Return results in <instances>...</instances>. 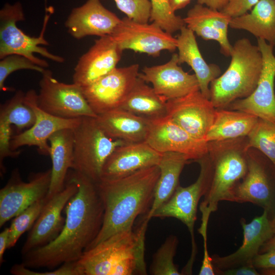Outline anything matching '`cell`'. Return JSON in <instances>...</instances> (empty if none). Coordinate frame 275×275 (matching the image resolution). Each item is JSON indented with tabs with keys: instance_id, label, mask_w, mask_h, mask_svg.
I'll return each mask as SVG.
<instances>
[{
	"instance_id": "1",
	"label": "cell",
	"mask_w": 275,
	"mask_h": 275,
	"mask_svg": "<svg viewBox=\"0 0 275 275\" xmlns=\"http://www.w3.org/2000/svg\"><path fill=\"white\" fill-rule=\"evenodd\" d=\"M67 178L76 183L78 190L65 207L63 228L54 240L23 255L22 263L28 268L53 269L78 261L101 229L104 209L96 183L73 170Z\"/></svg>"
},
{
	"instance_id": "2",
	"label": "cell",
	"mask_w": 275,
	"mask_h": 275,
	"mask_svg": "<svg viewBox=\"0 0 275 275\" xmlns=\"http://www.w3.org/2000/svg\"><path fill=\"white\" fill-rule=\"evenodd\" d=\"M159 174L158 166H154L120 178L96 183L104 206L103 222L98 236L86 250L133 228L136 218L148 213Z\"/></svg>"
},
{
	"instance_id": "3",
	"label": "cell",
	"mask_w": 275,
	"mask_h": 275,
	"mask_svg": "<svg viewBox=\"0 0 275 275\" xmlns=\"http://www.w3.org/2000/svg\"><path fill=\"white\" fill-rule=\"evenodd\" d=\"M145 214L133 228L118 233L85 251L77 261L84 275H146Z\"/></svg>"
},
{
	"instance_id": "4",
	"label": "cell",
	"mask_w": 275,
	"mask_h": 275,
	"mask_svg": "<svg viewBox=\"0 0 275 275\" xmlns=\"http://www.w3.org/2000/svg\"><path fill=\"white\" fill-rule=\"evenodd\" d=\"M230 63L225 72L210 84V100L216 108L251 95L256 89L263 68V57L258 46L246 38L233 45Z\"/></svg>"
},
{
	"instance_id": "5",
	"label": "cell",
	"mask_w": 275,
	"mask_h": 275,
	"mask_svg": "<svg viewBox=\"0 0 275 275\" xmlns=\"http://www.w3.org/2000/svg\"><path fill=\"white\" fill-rule=\"evenodd\" d=\"M49 15H45L39 36L31 37L25 34L16 23L25 19L22 6L19 2L6 4L0 11V59L12 54L23 56L38 65L46 68L48 63L34 56L39 53L43 57L57 63H63L65 59L50 53L41 45H48L44 33Z\"/></svg>"
},
{
	"instance_id": "6",
	"label": "cell",
	"mask_w": 275,
	"mask_h": 275,
	"mask_svg": "<svg viewBox=\"0 0 275 275\" xmlns=\"http://www.w3.org/2000/svg\"><path fill=\"white\" fill-rule=\"evenodd\" d=\"M73 130L74 158L72 169L96 183L100 179L107 158L117 147L126 143L108 136L94 117L81 118Z\"/></svg>"
},
{
	"instance_id": "7",
	"label": "cell",
	"mask_w": 275,
	"mask_h": 275,
	"mask_svg": "<svg viewBox=\"0 0 275 275\" xmlns=\"http://www.w3.org/2000/svg\"><path fill=\"white\" fill-rule=\"evenodd\" d=\"M209 162L208 185L199 208L212 213L217 210L219 202H232L234 190L248 167L246 157L235 149L220 151Z\"/></svg>"
},
{
	"instance_id": "8",
	"label": "cell",
	"mask_w": 275,
	"mask_h": 275,
	"mask_svg": "<svg viewBox=\"0 0 275 275\" xmlns=\"http://www.w3.org/2000/svg\"><path fill=\"white\" fill-rule=\"evenodd\" d=\"M37 105L46 113L60 118L97 117L87 102L81 87L62 82L46 69L39 81Z\"/></svg>"
},
{
	"instance_id": "9",
	"label": "cell",
	"mask_w": 275,
	"mask_h": 275,
	"mask_svg": "<svg viewBox=\"0 0 275 275\" xmlns=\"http://www.w3.org/2000/svg\"><path fill=\"white\" fill-rule=\"evenodd\" d=\"M205 157L197 160L200 164V172L192 184L182 187L179 185L172 196L153 214L152 217H174L187 228L191 240V254L186 265L192 268L197 252L194 234L199 202L206 193L209 178V161Z\"/></svg>"
},
{
	"instance_id": "10",
	"label": "cell",
	"mask_w": 275,
	"mask_h": 275,
	"mask_svg": "<svg viewBox=\"0 0 275 275\" xmlns=\"http://www.w3.org/2000/svg\"><path fill=\"white\" fill-rule=\"evenodd\" d=\"M139 65L116 67L92 84L81 87L93 112L98 116L119 108L139 74Z\"/></svg>"
},
{
	"instance_id": "11",
	"label": "cell",
	"mask_w": 275,
	"mask_h": 275,
	"mask_svg": "<svg viewBox=\"0 0 275 275\" xmlns=\"http://www.w3.org/2000/svg\"><path fill=\"white\" fill-rule=\"evenodd\" d=\"M111 36L123 51L130 49L153 57H158L163 50L173 52L177 49V38L156 23L139 22L127 17L121 19Z\"/></svg>"
},
{
	"instance_id": "12",
	"label": "cell",
	"mask_w": 275,
	"mask_h": 275,
	"mask_svg": "<svg viewBox=\"0 0 275 275\" xmlns=\"http://www.w3.org/2000/svg\"><path fill=\"white\" fill-rule=\"evenodd\" d=\"M51 169L35 173L23 181L14 170L7 184L0 190V227L29 206L46 197L51 180Z\"/></svg>"
},
{
	"instance_id": "13",
	"label": "cell",
	"mask_w": 275,
	"mask_h": 275,
	"mask_svg": "<svg viewBox=\"0 0 275 275\" xmlns=\"http://www.w3.org/2000/svg\"><path fill=\"white\" fill-rule=\"evenodd\" d=\"M77 190L76 183L67 178L63 190L50 198H46V202L22 247V256L49 243L59 236L65 222L62 211Z\"/></svg>"
},
{
	"instance_id": "14",
	"label": "cell",
	"mask_w": 275,
	"mask_h": 275,
	"mask_svg": "<svg viewBox=\"0 0 275 275\" xmlns=\"http://www.w3.org/2000/svg\"><path fill=\"white\" fill-rule=\"evenodd\" d=\"M257 43L263 57V68L257 86L249 97L237 99L229 106L232 110L244 112L275 122L273 47L261 39H257Z\"/></svg>"
},
{
	"instance_id": "15",
	"label": "cell",
	"mask_w": 275,
	"mask_h": 275,
	"mask_svg": "<svg viewBox=\"0 0 275 275\" xmlns=\"http://www.w3.org/2000/svg\"><path fill=\"white\" fill-rule=\"evenodd\" d=\"M145 142L156 151L180 153L198 160L208 153L209 143L193 136L168 116L150 120Z\"/></svg>"
},
{
	"instance_id": "16",
	"label": "cell",
	"mask_w": 275,
	"mask_h": 275,
	"mask_svg": "<svg viewBox=\"0 0 275 275\" xmlns=\"http://www.w3.org/2000/svg\"><path fill=\"white\" fill-rule=\"evenodd\" d=\"M216 109L200 90L167 101V116L193 136L202 140H205L213 122Z\"/></svg>"
},
{
	"instance_id": "17",
	"label": "cell",
	"mask_w": 275,
	"mask_h": 275,
	"mask_svg": "<svg viewBox=\"0 0 275 275\" xmlns=\"http://www.w3.org/2000/svg\"><path fill=\"white\" fill-rule=\"evenodd\" d=\"M267 211L246 223L242 218L240 222L243 230L242 244L234 253L225 256L213 255L211 257L214 271L253 266V261L259 254L262 246L274 234L271 218Z\"/></svg>"
},
{
	"instance_id": "18",
	"label": "cell",
	"mask_w": 275,
	"mask_h": 275,
	"mask_svg": "<svg viewBox=\"0 0 275 275\" xmlns=\"http://www.w3.org/2000/svg\"><path fill=\"white\" fill-rule=\"evenodd\" d=\"M28 101L36 114V121L30 128L12 136L11 147L16 150L24 146H36L40 154L49 155V138L61 129H74L80 118L65 119L54 116L41 109L37 105V93L33 89L26 93Z\"/></svg>"
},
{
	"instance_id": "19",
	"label": "cell",
	"mask_w": 275,
	"mask_h": 275,
	"mask_svg": "<svg viewBox=\"0 0 275 275\" xmlns=\"http://www.w3.org/2000/svg\"><path fill=\"white\" fill-rule=\"evenodd\" d=\"M139 77L151 83L155 92L167 100L200 90L196 76L185 72L179 66L176 53L164 64L145 66Z\"/></svg>"
},
{
	"instance_id": "20",
	"label": "cell",
	"mask_w": 275,
	"mask_h": 275,
	"mask_svg": "<svg viewBox=\"0 0 275 275\" xmlns=\"http://www.w3.org/2000/svg\"><path fill=\"white\" fill-rule=\"evenodd\" d=\"M123 50L111 36L99 37L79 59L73 75V83L88 86L117 67Z\"/></svg>"
},
{
	"instance_id": "21",
	"label": "cell",
	"mask_w": 275,
	"mask_h": 275,
	"mask_svg": "<svg viewBox=\"0 0 275 275\" xmlns=\"http://www.w3.org/2000/svg\"><path fill=\"white\" fill-rule=\"evenodd\" d=\"M247 172L236 186L232 202L251 203L273 215L275 211V187L266 165L255 156H246Z\"/></svg>"
},
{
	"instance_id": "22",
	"label": "cell",
	"mask_w": 275,
	"mask_h": 275,
	"mask_svg": "<svg viewBox=\"0 0 275 275\" xmlns=\"http://www.w3.org/2000/svg\"><path fill=\"white\" fill-rule=\"evenodd\" d=\"M120 20L100 0H87L71 11L65 25L71 36L81 39L89 36H111Z\"/></svg>"
},
{
	"instance_id": "23",
	"label": "cell",
	"mask_w": 275,
	"mask_h": 275,
	"mask_svg": "<svg viewBox=\"0 0 275 275\" xmlns=\"http://www.w3.org/2000/svg\"><path fill=\"white\" fill-rule=\"evenodd\" d=\"M160 153L145 142L125 143L117 147L106 159L100 180H112L139 170L158 166Z\"/></svg>"
},
{
	"instance_id": "24",
	"label": "cell",
	"mask_w": 275,
	"mask_h": 275,
	"mask_svg": "<svg viewBox=\"0 0 275 275\" xmlns=\"http://www.w3.org/2000/svg\"><path fill=\"white\" fill-rule=\"evenodd\" d=\"M231 18L221 11L197 3L188 10L183 20L185 26L195 34L205 40L216 41L222 54L229 57L233 48L228 37Z\"/></svg>"
},
{
	"instance_id": "25",
	"label": "cell",
	"mask_w": 275,
	"mask_h": 275,
	"mask_svg": "<svg viewBox=\"0 0 275 275\" xmlns=\"http://www.w3.org/2000/svg\"><path fill=\"white\" fill-rule=\"evenodd\" d=\"M177 38L179 64L186 63L194 71L198 79L200 91L210 99V84L218 77L221 70L214 64H208L199 48L195 33L186 26L180 30Z\"/></svg>"
},
{
	"instance_id": "26",
	"label": "cell",
	"mask_w": 275,
	"mask_h": 275,
	"mask_svg": "<svg viewBox=\"0 0 275 275\" xmlns=\"http://www.w3.org/2000/svg\"><path fill=\"white\" fill-rule=\"evenodd\" d=\"M96 121L109 138L121 140L126 143L145 142L150 120L117 108L95 118Z\"/></svg>"
},
{
	"instance_id": "27",
	"label": "cell",
	"mask_w": 275,
	"mask_h": 275,
	"mask_svg": "<svg viewBox=\"0 0 275 275\" xmlns=\"http://www.w3.org/2000/svg\"><path fill=\"white\" fill-rule=\"evenodd\" d=\"M52 161L51 180L47 198L61 191L65 186L68 171L72 169L74 158L73 129L60 130L48 139Z\"/></svg>"
},
{
	"instance_id": "28",
	"label": "cell",
	"mask_w": 275,
	"mask_h": 275,
	"mask_svg": "<svg viewBox=\"0 0 275 275\" xmlns=\"http://www.w3.org/2000/svg\"><path fill=\"white\" fill-rule=\"evenodd\" d=\"M259 118L239 111L216 108L213 122L205 139L208 143L248 136Z\"/></svg>"
},
{
	"instance_id": "29",
	"label": "cell",
	"mask_w": 275,
	"mask_h": 275,
	"mask_svg": "<svg viewBox=\"0 0 275 275\" xmlns=\"http://www.w3.org/2000/svg\"><path fill=\"white\" fill-rule=\"evenodd\" d=\"M229 27L248 31L275 47V0H259L250 13L231 18Z\"/></svg>"
},
{
	"instance_id": "30",
	"label": "cell",
	"mask_w": 275,
	"mask_h": 275,
	"mask_svg": "<svg viewBox=\"0 0 275 275\" xmlns=\"http://www.w3.org/2000/svg\"><path fill=\"white\" fill-rule=\"evenodd\" d=\"M188 160L186 155L180 153H162L158 165L160 174L155 185L153 201L147 214L149 219L152 218L153 213L174 194L179 185L180 174Z\"/></svg>"
},
{
	"instance_id": "31",
	"label": "cell",
	"mask_w": 275,
	"mask_h": 275,
	"mask_svg": "<svg viewBox=\"0 0 275 275\" xmlns=\"http://www.w3.org/2000/svg\"><path fill=\"white\" fill-rule=\"evenodd\" d=\"M167 100L138 77L119 108L149 120L167 116Z\"/></svg>"
},
{
	"instance_id": "32",
	"label": "cell",
	"mask_w": 275,
	"mask_h": 275,
	"mask_svg": "<svg viewBox=\"0 0 275 275\" xmlns=\"http://www.w3.org/2000/svg\"><path fill=\"white\" fill-rule=\"evenodd\" d=\"M36 121V114L26 95L21 90L14 95L0 107V122L15 125L19 131L31 127Z\"/></svg>"
},
{
	"instance_id": "33",
	"label": "cell",
	"mask_w": 275,
	"mask_h": 275,
	"mask_svg": "<svg viewBox=\"0 0 275 275\" xmlns=\"http://www.w3.org/2000/svg\"><path fill=\"white\" fill-rule=\"evenodd\" d=\"M248 136L249 141L245 149L256 148L275 167V122L259 118Z\"/></svg>"
},
{
	"instance_id": "34",
	"label": "cell",
	"mask_w": 275,
	"mask_h": 275,
	"mask_svg": "<svg viewBox=\"0 0 275 275\" xmlns=\"http://www.w3.org/2000/svg\"><path fill=\"white\" fill-rule=\"evenodd\" d=\"M179 240L174 235L168 236L153 256L149 272L152 275H180L174 258Z\"/></svg>"
},
{
	"instance_id": "35",
	"label": "cell",
	"mask_w": 275,
	"mask_h": 275,
	"mask_svg": "<svg viewBox=\"0 0 275 275\" xmlns=\"http://www.w3.org/2000/svg\"><path fill=\"white\" fill-rule=\"evenodd\" d=\"M46 197L39 200L14 217L9 227L7 249L13 247L22 234L30 231L46 202Z\"/></svg>"
},
{
	"instance_id": "36",
	"label": "cell",
	"mask_w": 275,
	"mask_h": 275,
	"mask_svg": "<svg viewBox=\"0 0 275 275\" xmlns=\"http://www.w3.org/2000/svg\"><path fill=\"white\" fill-rule=\"evenodd\" d=\"M150 1L152 6L150 21L156 23L171 34L185 26L183 18L176 15L171 8L168 0Z\"/></svg>"
},
{
	"instance_id": "37",
	"label": "cell",
	"mask_w": 275,
	"mask_h": 275,
	"mask_svg": "<svg viewBox=\"0 0 275 275\" xmlns=\"http://www.w3.org/2000/svg\"><path fill=\"white\" fill-rule=\"evenodd\" d=\"M21 69L36 71L42 74L46 70L28 58L17 54L8 55L0 61V90L2 91H14L13 88L5 85V81L12 73Z\"/></svg>"
},
{
	"instance_id": "38",
	"label": "cell",
	"mask_w": 275,
	"mask_h": 275,
	"mask_svg": "<svg viewBox=\"0 0 275 275\" xmlns=\"http://www.w3.org/2000/svg\"><path fill=\"white\" fill-rule=\"evenodd\" d=\"M118 9L126 17L135 21H150L151 4L150 0H114Z\"/></svg>"
},
{
	"instance_id": "39",
	"label": "cell",
	"mask_w": 275,
	"mask_h": 275,
	"mask_svg": "<svg viewBox=\"0 0 275 275\" xmlns=\"http://www.w3.org/2000/svg\"><path fill=\"white\" fill-rule=\"evenodd\" d=\"M14 275H84L77 261L64 263L57 269L46 271H36L29 269L23 263L14 264L10 269Z\"/></svg>"
},
{
	"instance_id": "40",
	"label": "cell",
	"mask_w": 275,
	"mask_h": 275,
	"mask_svg": "<svg viewBox=\"0 0 275 275\" xmlns=\"http://www.w3.org/2000/svg\"><path fill=\"white\" fill-rule=\"evenodd\" d=\"M11 125L5 122H0V168L1 175L6 172L4 160L8 157H17L20 154L19 150H13L11 147L12 139Z\"/></svg>"
},
{
	"instance_id": "41",
	"label": "cell",
	"mask_w": 275,
	"mask_h": 275,
	"mask_svg": "<svg viewBox=\"0 0 275 275\" xmlns=\"http://www.w3.org/2000/svg\"><path fill=\"white\" fill-rule=\"evenodd\" d=\"M201 224L198 231L203 239L204 255L202 265L199 273L200 275H214L215 271L207 248V226L210 214L207 212H201Z\"/></svg>"
},
{
	"instance_id": "42",
	"label": "cell",
	"mask_w": 275,
	"mask_h": 275,
	"mask_svg": "<svg viewBox=\"0 0 275 275\" xmlns=\"http://www.w3.org/2000/svg\"><path fill=\"white\" fill-rule=\"evenodd\" d=\"M259 0H228L221 11L230 17L243 15L251 10Z\"/></svg>"
},
{
	"instance_id": "43",
	"label": "cell",
	"mask_w": 275,
	"mask_h": 275,
	"mask_svg": "<svg viewBox=\"0 0 275 275\" xmlns=\"http://www.w3.org/2000/svg\"><path fill=\"white\" fill-rule=\"evenodd\" d=\"M253 265L257 269L275 267V250L259 254L254 259Z\"/></svg>"
},
{
	"instance_id": "44",
	"label": "cell",
	"mask_w": 275,
	"mask_h": 275,
	"mask_svg": "<svg viewBox=\"0 0 275 275\" xmlns=\"http://www.w3.org/2000/svg\"><path fill=\"white\" fill-rule=\"evenodd\" d=\"M215 274L223 275H259L260 272L253 266H243L234 268L215 271Z\"/></svg>"
},
{
	"instance_id": "45",
	"label": "cell",
	"mask_w": 275,
	"mask_h": 275,
	"mask_svg": "<svg viewBox=\"0 0 275 275\" xmlns=\"http://www.w3.org/2000/svg\"><path fill=\"white\" fill-rule=\"evenodd\" d=\"M9 235V228H5L0 233V264L4 261V254L8 247Z\"/></svg>"
},
{
	"instance_id": "46",
	"label": "cell",
	"mask_w": 275,
	"mask_h": 275,
	"mask_svg": "<svg viewBox=\"0 0 275 275\" xmlns=\"http://www.w3.org/2000/svg\"><path fill=\"white\" fill-rule=\"evenodd\" d=\"M228 0H197V3L213 9L221 11L226 6Z\"/></svg>"
},
{
	"instance_id": "47",
	"label": "cell",
	"mask_w": 275,
	"mask_h": 275,
	"mask_svg": "<svg viewBox=\"0 0 275 275\" xmlns=\"http://www.w3.org/2000/svg\"><path fill=\"white\" fill-rule=\"evenodd\" d=\"M171 8L174 12L185 7L191 0H168Z\"/></svg>"
},
{
	"instance_id": "48",
	"label": "cell",
	"mask_w": 275,
	"mask_h": 275,
	"mask_svg": "<svg viewBox=\"0 0 275 275\" xmlns=\"http://www.w3.org/2000/svg\"><path fill=\"white\" fill-rule=\"evenodd\" d=\"M270 250H275V234L262 246L259 254Z\"/></svg>"
},
{
	"instance_id": "49",
	"label": "cell",
	"mask_w": 275,
	"mask_h": 275,
	"mask_svg": "<svg viewBox=\"0 0 275 275\" xmlns=\"http://www.w3.org/2000/svg\"><path fill=\"white\" fill-rule=\"evenodd\" d=\"M260 274L267 275H275V267H268L260 269Z\"/></svg>"
},
{
	"instance_id": "50",
	"label": "cell",
	"mask_w": 275,
	"mask_h": 275,
	"mask_svg": "<svg viewBox=\"0 0 275 275\" xmlns=\"http://www.w3.org/2000/svg\"><path fill=\"white\" fill-rule=\"evenodd\" d=\"M271 222L273 228L275 231V211L272 216V217L271 218Z\"/></svg>"
}]
</instances>
